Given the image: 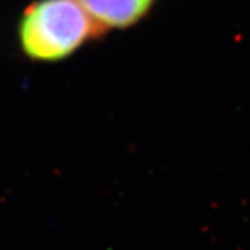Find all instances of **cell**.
Wrapping results in <instances>:
<instances>
[{"label": "cell", "mask_w": 250, "mask_h": 250, "mask_svg": "<svg viewBox=\"0 0 250 250\" xmlns=\"http://www.w3.org/2000/svg\"><path fill=\"white\" fill-rule=\"evenodd\" d=\"M17 36L28 60L56 62L103 35L80 0H36L21 14Z\"/></svg>", "instance_id": "6da1fadb"}, {"label": "cell", "mask_w": 250, "mask_h": 250, "mask_svg": "<svg viewBox=\"0 0 250 250\" xmlns=\"http://www.w3.org/2000/svg\"><path fill=\"white\" fill-rule=\"evenodd\" d=\"M102 35L136 25L152 10L154 0H80Z\"/></svg>", "instance_id": "7a4b0ae2"}]
</instances>
